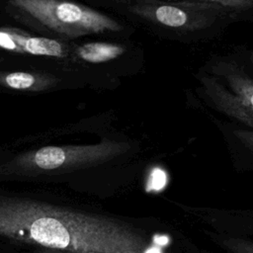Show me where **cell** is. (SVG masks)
Returning <instances> with one entry per match:
<instances>
[{
  "mask_svg": "<svg viewBox=\"0 0 253 253\" xmlns=\"http://www.w3.org/2000/svg\"><path fill=\"white\" fill-rule=\"evenodd\" d=\"M0 237L71 253H153L138 229L102 214L0 195Z\"/></svg>",
  "mask_w": 253,
  "mask_h": 253,
  "instance_id": "obj_1",
  "label": "cell"
},
{
  "mask_svg": "<svg viewBox=\"0 0 253 253\" xmlns=\"http://www.w3.org/2000/svg\"><path fill=\"white\" fill-rule=\"evenodd\" d=\"M234 135L253 152V130L237 129L234 130Z\"/></svg>",
  "mask_w": 253,
  "mask_h": 253,
  "instance_id": "obj_12",
  "label": "cell"
},
{
  "mask_svg": "<svg viewBox=\"0 0 253 253\" xmlns=\"http://www.w3.org/2000/svg\"><path fill=\"white\" fill-rule=\"evenodd\" d=\"M205 93L211 98L218 110L236 119L237 121L253 127V118L242 105L238 96L228 91L218 81L211 77L204 76L201 79Z\"/></svg>",
  "mask_w": 253,
  "mask_h": 253,
  "instance_id": "obj_6",
  "label": "cell"
},
{
  "mask_svg": "<svg viewBox=\"0 0 253 253\" xmlns=\"http://www.w3.org/2000/svg\"><path fill=\"white\" fill-rule=\"evenodd\" d=\"M0 47L9 51L63 57L66 52L62 44L48 38L32 37L14 29L0 28Z\"/></svg>",
  "mask_w": 253,
  "mask_h": 253,
  "instance_id": "obj_4",
  "label": "cell"
},
{
  "mask_svg": "<svg viewBox=\"0 0 253 253\" xmlns=\"http://www.w3.org/2000/svg\"><path fill=\"white\" fill-rule=\"evenodd\" d=\"M213 3H217L226 7L237 8V9H244L249 8L253 5V0H205Z\"/></svg>",
  "mask_w": 253,
  "mask_h": 253,
  "instance_id": "obj_11",
  "label": "cell"
},
{
  "mask_svg": "<svg viewBox=\"0 0 253 253\" xmlns=\"http://www.w3.org/2000/svg\"><path fill=\"white\" fill-rule=\"evenodd\" d=\"M53 80L40 74L16 71L0 75V83L15 90L38 91L50 86Z\"/></svg>",
  "mask_w": 253,
  "mask_h": 253,
  "instance_id": "obj_8",
  "label": "cell"
},
{
  "mask_svg": "<svg viewBox=\"0 0 253 253\" xmlns=\"http://www.w3.org/2000/svg\"><path fill=\"white\" fill-rule=\"evenodd\" d=\"M221 69L231 91L253 118V80L235 65L224 64Z\"/></svg>",
  "mask_w": 253,
  "mask_h": 253,
  "instance_id": "obj_7",
  "label": "cell"
},
{
  "mask_svg": "<svg viewBox=\"0 0 253 253\" xmlns=\"http://www.w3.org/2000/svg\"><path fill=\"white\" fill-rule=\"evenodd\" d=\"M129 148L127 142L115 140H103L95 144L43 146L0 165V177L37 178L67 174L108 162Z\"/></svg>",
  "mask_w": 253,
  "mask_h": 253,
  "instance_id": "obj_2",
  "label": "cell"
},
{
  "mask_svg": "<svg viewBox=\"0 0 253 253\" xmlns=\"http://www.w3.org/2000/svg\"><path fill=\"white\" fill-rule=\"evenodd\" d=\"M252 60H253V58H252Z\"/></svg>",
  "mask_w": 253,
  "mask_h": 253,
  "instance_id": "obj_14",
  "label": "cell"
},
{
  "mask_svg": "<svg viewBox=\"0 0 253 253\" xmlns=\"http://www.w3.org/2000/svg\"><path fill=\"white\" fill-rule=\"evenodd\" d=\"M229 253H253V241L239 237H228L222 241Z\"/></svg>",
  "mask_w": 253,
  "mask_h": 253,
  "instance_id": "obj_10",
  "label": "cell"
},
{
  "mask_svg": "<svg viewBox=\"0 0 253 253\" xmlns=\"http://www.w3.org/2000/svg\"><path fill=\"white\" fill-rule=\"evenodd\" d=\"M11 3L48 29L70 38L123 29L114 19L66 0H11Z\"/></svg>",
  "mask_w": 253,
  "mask_h": 253,
  "instance_id": "obj_3",
  "label": "cell"
},
{
  "mask_svg": "<svg viewBox=\"0 0 253 253\" xmlns=\"http://www.w3.org/2000/svg\"><path fill=\"white\" fill-rule=\"evenodd\" d=\"M132 10L143 18L169 28L195 29V27H198L195 24L194 17L184 8L183 4L146 0L133 6Z\"/></svg>",
  "mask_w": 253,
  "mask_h": 253,
  "instance_id": "obj_5",
  "label": "cell"
},
{
  "mask_svg": "<svg viewBox=\"0 0 253 253\" xmlns=\"http://www.w3.org/2000/svg\"><path fill=\"white\" fill-rule=\"evenodd\" d=\"M0 253H71V252L50 249V248H44V247H36L35 249L30 250V251H14V250L0 249Z\"/></svg>",
  "mask_w": 253,
  "mask_h": 253,
  "instance_id": "obj_13",
  "label": "cell"
},
{
  "mask_svg": "<svg viewBox=\"0 0 253 253\" xmlns=\"http://www.w3.org/2000/svg\"><path fill=\"white\" fill-rule=\"evenodd\" d=\"M125 47L109 42H87L77 49L78 56L90 63H102L110 61L122 55Z\"/></svg>",
  "mask_w": 253,
  "mask_h": 253,
  "instance_id": "obj_9",
  "label": "cell"
}]
</instances>
